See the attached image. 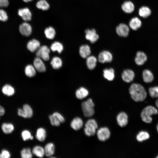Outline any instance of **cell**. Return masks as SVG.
Here are the masks:
<instances>
[{
	"instance_id": "6da1fadb",
	"label": "cell",
	"mask_w": 158,
	"mask_h": 158,
	"mask_svg": "<svg viewBox=\"0 0 158 158\" xmlns=\"http://www.w3.org/2000/svg\"><path fill=\"white\" fill-rule=\"evenodd\" d=\"M129 91L131 98L136 102L142 101L147 97V92L145 89L139 84H132L129 88Z\"/></svg>"
},
{
	"instance_id": "7a4b0ae2",
	"label": "cell",
	"mask_w": 158,
	"mask_h": 158,
	"mask_svg": "<svg viewBox=\"0 0 158 158\" xmlns=\"http://www.w3.org/2000/svg\"><path fill=\"white\" fill-rule=\"evenodd\" d=\"M158 111L157 108L153 106L149 105L143 109L140 114L142 120L147 123H150L152 120L151 116L157 114Z\"/></svg>"
},
{
	"instance_id": "3957f363",
	"label": "cell",
	"mask_w": 158,
	"mask_h": 158,
	"mask_svg": "<svg viewBox=\"0 0 158 158\" xmlns=\"http://www.w3.org/2000/svg\"><path fill=\"white\" fill-rule=\"evenodd\" d=\"M95 104L92 99L89 98L81 104V107L84 116L86 117L92 116L95 113Z\"/></svg>"
},
{
	"instance_id": "277c9868",
	"label": "cell",
	"mask_w": 158,
	"mask_h": 158,
	"mask_svg": "<svg viewBox=\"0 0 158 158\" xmlns=\"http://www.w3.org/2000/svg\"><path fill=\"white\" fill-rule=\"evenodd\" d=\"M98 128V125L96 121L93 119L88 120L85 124L84 128L85 134L88 136L94 135Z\"/></svg>"
},
{
	"instance_id": "5b68a950",
	"label": "cell",
	"mask_w": 158,
	"mask_h": 158,
	"mask_svg": "<svg viewBox=\"0 0 158 158\" xmlns=\"http://www.w3.org/2000/svg\"><path fill=\"white\" fill-rule=\"evenodd\" d=\"M50 49L47 46H40L37 50L36 55L45 61H48L49 59Z\"/></svg>"
},
{
	"instance_id": "8992f818",
	"label": "cell",
	"mask_w": 158,
	"mask_h": 158,
	"mask_svg": "<svg viewBox=\"0 0 158 158\" xmlns=\"http://www.w3.org/2000/svg\"><path fill=\"white\" fill-rule=\"evenodd\" d=\"M97 135L99 140L104 141L110 138V132L107 127H102L98 130L97 132Z\"/></svg>"
},
{
	"instance_id": "52a82bcc",
	"label": "cell",
	"mask_w": 158,
	"mask_h": 158,
	"mask_svg": "<svg viewBox=\"0 0 158 158\" xmlns=\"http://www.w3.org/2000/svg\"><path fill=\"white\" fill-rule=\"evenodd\" d=\"M85 32L86 39L92 43L95 42L99 38V36L94 29H87Z\"/></svg>"
},
{
	"instance_id": "ba28073f",
	"label": "cell",
	"mask_w": 158,
	"mask_h": 158,
	"mask_svg": "<svg viewBox=\"0 0 158 158\" xmlns=\"http://www.w3.org/2000/svg\"><path fill=\"white\" fill-rule=\"evenodd\" d=\"M112 55L108 51H102L98 55V61L99 62L102 63L110 62L112 61Z\"/></svg>"
},
{
	"instance_id": "9c48e42d",
	"label": "cell",
	"mask_w": 158,
	"mask_h": 158,
	"mask_svg": "<svg viewBox=\"0 0 158 158\" xmlns=\"http://www.w3.org/2000/svg\"><path fill=\"white\" fill-rule=\"evenodd\" d=\"M116 32L119 36L126 37L128 35L129 28L128 26L126 24L121 23L116 27Z\"/></svg>"
},
{
	"instance_id": "30bf717a",
	"label": "cell",
	"mask_w": 158,
	"mask_h": 158,
	"mask_svg": "<svg viewBox=\"0 0 158 158\" xmlns=\"http://www.w3.org/2000/svg\"><path fill=\"white\" fill-rule=\"evenodd\" d=\"M19 30L20 33L23 36H28L31 34L32 29L31 25L28 23L25 22L19 26Z\"/></svg>"
},
{
	"instance_id": "8fae6325",
	"label": "cell",
	"mask_w": 158,
	"mask_h": 158,
	"mask_svg": "<svg viewBox=\"0 0 158 158\" xmlns=\"http://www.w3.org/2000/svg\"><path fill=\"white\" fill-rule=\"evenodd\" d=\"M18 15L25 21H28L31 20L32 13L28 8L20 9L18 11Z\"/></svg>"
},
{
	"instance_id": "7c38bea8",
	"label": "cell",
	"mask_w": 158,
	"mask_h": 158,
	"mask_svg": "<svg viewBox=\"0 0 158 158\" xmlns=\"http://www.w3.org/2000/svg\"><path fill=\"white\" fill-rule=\"evenodd\" d=\"M121 77L123 80L127 83L132 82L135 77L134 72L130 69L124 70L122 73Z\"/></svg>"
},
{
	"instance_id": "4fadbf2b",
	"label": "cell",
	"mask_w": 158,
	"mask_h": 158,
	"mask_svg": "<svg viewBox=\"0 0 158 158\" xmlns=\"http://www.w3.org/2000/svg\"><path fill=\"white\" fill-rule=\"evenodd\" d=\"M128 116L124 112L120 113L117 116L116 120L117 123L120 127L125 126L128 123Z\"/></svg>"
},
{
	"instance_id": "5bb4252c",
	"label": "cell",
	"mask_w": 158,
	"mask_h": 158,
	"mask_svg": "<svg viewBox=\"0 0 158 158\" xmlns=\"http://www.w3.org/2000/svg\"><path fill=\"white\" fill-rule=\"evenodd\" d=\"M34 66L38 72H44L46 68L43 62L40 58L37 57L35 58L33 61Z\"/></svg>"
},
{
	"instance_id": "9a60e30c",
	"label": "cell",
	"mask_w": 158,
	"mask_h": 158,
	"mask_svg": "<svg viewBox=\"0 0 158 158\" xmlns=\"http://www.w3.org/2000/svg\"><path fill=\"white\" fill-rule=\"evenodd\" d=\"M147 59L146 54L142 51H138L136 53L135 61L136 63L139 66L143 65Z\"/></svg>"
},
{
	"instance_id": "2e32d148",
	"label": "cell",
	"mask_w": 158,
	"mask_h": 158,
	"mask_svg": "<svg viewBox=\"0 0 158 158\" xmlns=\"http://www.w3.org/2000/svg\"><path fill=\"white\" fill-rule=\"evenodd\" d=\"M27 47L29 51L32 52H34L40 47V43L37 40L33 39L28 42Z\"/></svg>"
},
{
	"instance_id": "e0dca14e",
	"label": "cell",
	"mask_w": 158,
	"mask_h": 158,
	"mask_svg": "<svg viewBox=\"0 0 158 158\" xmlns=\"http://www.w3.org/2000/svg\"><path fill=\"white\" fill-rule=\"evenodd\" d=\"M122 10L125 13H130L134 10L135 7L133 4L130 1H126L121 5Z\"/></svg>"
},
{
	"instance_id": "ac0fdd59",
	"label": "cell",
	"mask_w": 158,
	"mask_h": 158,
	"mask_svg": "<svg viewBox=\"0 0 158 158\" xmlns=\"http://www.w3.org/2000/svg\"><path fill=\"white\" fill-rule=\"evenodd\" d=\"M83 126L82 120L79 117L75 118L72 120L71 126L74 130H78L80 129Z\"/></svg>"
},
{
	"instance_id": "d6986e66",
	"label": "cell",
	"mask_w": 158,
	"mask_h": 158,
	"mask_svg": "<svg viewBox=\"0 0 158 158\" xmlns=\"http://www.w3.org/2000/svg\"><path fill=\"white\" fill-rule=\"evenodd\" d=\"M91 51L90 46L87 44L81 45L79 48V54L83 58H86L90 54Z\"/></svg>"
},
{
	"instance_id": "ffe728a7",
	"label": "cell",
	"mask_w": 158,
	"mask_h": 158,
	"mask_svg": "<svg viewBox=\"0 0 158 158\" xmlns=\"http://www.w3.org/2000/svg\"><path fill=\"white\" fill-rule=\"evenodd\" d=\"M142 25L141 20L138 17L132 18L129 23L130 27L133 30H136L140 27Z\"/></svg>"
},
{
	"instance_id": "44dd1931",
	"label": "cell",
	"mask_w": 158,
	"mask_h": 158,
	"mask_svg": "<svg viewBox=\"0 0 158 158\" xmlns=\"http://www.w3.org/2000/svg\"><path fill=\"white\" fill-rule=\"evenodd\" d=\"M104 78L109 81H112L115 77V72L112 68H105L103 71Z\"/></svg>"
},
{
	"instance_id": "7402d4cb",
	"label": "cell",
	"mask_w": 158,
	"mask_h": 158,
	"mask_svg": "<svg viewBox=\"0 0 158 158\" xmlns=\"http://www.w3.org/2000/svg\"><path fill=\"white\" fill-rule=\"evenodd\" d=\"M86 58V64L88 68L90 70L94 69L96 66V58L94 56H89Z\"/></svg>"
},
{
	"instance_id": "603a6c76",
	"label": "cell",
	"mask_w": 158,
	"mask_h": 158,
	"mask_svg": "<svg viewBox=\"0 0 158 158\" xmlns=\"http://www.w3.org/2000/svg\"><path fill=\"white\" fill-rule=\"evenodd\" d=\"M143 81L146 83L152 82L154 79V75L148 69H145L142 72Z\"/></svg>"
},
{
	"instance_id": "cb8c5ba5",
	"label": "cell",
	"mask_w": 158,
	"mask_h": 158,
	"mask_svg": "<svg viewBox=\"0 0 158 158\" xmlns=\"http://www.w3.org/2000/svg\"><path fill=\"white\" fill-rule=\"evenodd\" d=\"M89 95V92L87 89L85 87H81L77 90L75 92L76 97L82 99L87 97Z\"/></svg>"
},
{
	"instance_id": "d4e9b609",
	"label": "cell",
	"mask_w": 158,
	"mask_h": 158,
	"mask_svg": "<svg viewBox=\"0 0 158 158\" xmlns=\"http://www.w3.org/2000/svg\"><path fill=\"white\" fill-rule=\"evenodd\" d=\"M55 147L54 144L52 143L47 144L44 149V154L47 157L53 156L54 153Z\"/></svg>"
},
{
	"instance_id": "484cf974",
	"label": "cell",
	"mask_w": 158,
	"mask_h": 158,
	"mask_svg": "<svg viewBox=\"0 0 158 158\" xmlns=\"http://www.w3.org/2000/svg\"><path fill=\"white\" fill-rule=\"evenodd\" d=\"M44 33L47 38L49 39L52 40L55 37L56 31L53 27L49 26L45 29Z\"/></svg>"
},
{
	"instance_id": "4316f807",
	"label": "cell",
	"mask_w": 158,
	"mask_h": 158,
	"mask_svg": "<svg viewBox=\"0 0 158 158\" xmlns=\"http://www.w3.org/2000/svg\"><path fill=\"white\" fill-rule=\"evenodd\" d=\"M46 136L45 130L43 128H40L37 130L36 137L37 139L40 142L44 141Z\"/></svg>"
},
{
	"instance_id": "83f0119b",
	"label": "cell",
	"mask_w": 158,
	"mask_h": 158,
	"mask_svg": "<svg viewBox=\"0 0 158 158\" xmlns=\"http://www.w3.org/2000/svg\"><path fill=\"white\" fill-rule=\"evenodd\" d=\"M62 64L61 59L59 57H54L51 62V64L52 68L55 69H59L62 66Z\"/></svg>"
},
{
	"instance_id": "f1b7e54d",
	"label": "cell",
	"mask_w": 158,
	"mask_h": 158,
	"mask_svg": "<svg viewBox=\"0 0 158 158\" xmlns=\"http://www.w3.org/2000/svg\"><path fill=\"white\" fill-rule=\"evenodd\" d=\"M25 72L27 76L32 77L35 76L36 74V69L32 65H28L25 67Z\"/></svg>"
},
{
	"instance_id": "f546056e",
	"label": "cell",
	"mask_w": 158,
	"mask_h": 158,
	"mask_svg": "<svg viewBox=\"0 0 158 158\" xmlns=\"http://www.w3.org/2000/svg\"><path fill=\"white\" fill-rule=\"evenodd\" d=\"M150 135L148 133L145 131H141L137 135L136 138L139 142H142L149 138Z\"/></svg>"
},
{
	"instance_id": "4dcf8cb0",
	"label": "cell",
	"mask_w": 158,
	"mask_h": 158,
	"mask_svg": "<svg viewBox=\"0 0 158 158\" xmlns=\"http://www.w3.org/2000/svg\"><path fill=\"white\" fill-rule=\"evenodd\" d=\"M138 13L139 16L141 17L146 18L150 16L151 11L148 7L143 6L139 9Z\"/></svg>"
},
{
	"instance_id": "1f68e13d",
	"label": "cell",
	"mask_w": 158,
	"mask_h": 158,
	"mask_svg": "<svg viewBox=\"0 0 158 158\" xmlns=\"http://www.w3.org/2000/svg\"><path fill=\"white\" fill-rule=\"evenodd\" d=\"M1 128L3 132L6 134L11 133L14 130V126L11 123H3L1 126Z\"/></svg>"
},
{
	"instance_id": "d6a6232c",
	"label": "cell",
	"mask_w": 158,
	"mask_h": 158,
	"mask_svg": "<svg viewBox=\"0 0 158 158\" xmlns=\"http://www.w3.org/2000/svg\"><path fill=\"white\" fill-rule=\"evenodd\" d=\"M2 92L5 95L8 96H11L15 93V90L13 87L9 85H4L2 87Z\"/></svg>"
},
{
	"instance_id": "836d02e7",
	"label": "cell",
	"mask_w": 158,
	"mask_h": 158,
	"mask_svg": "<svg viewBox=\"0 0 158 158\" xmlns=\"http://www.w3.org/2000/svg\"><path fill=\"white\" fill-rule=\"evenodd\" d=\"M32 152L33 154L40 157H43L44 155V149L40 146H35L32 149Z\"/></svg>"
},
{
	"instance_id": "e575fe53",
	"label": "cell",
	"mask_w": 158,
	"mask_h": 158,
	"mask_svg": "<svg viewBox=\"0 0 158 158\" xmlns=\"http://www.w3.org/2000/svg\"><path fill=\"white\" fill-rule=\"evenodd\" d=\"M37 7L43 11L48 10L49 8L48 3L46 0H39L36 3Z\"/></svg>"
},
{
	"instance_id": "d590c367",
	"label": "cell",
	"mask_w": 158,
	"mask_h": 158,
	"mask_svg": "<svg viewBox=\"0 0 158 158\" xmlns=\"http://www.w3.org/2000/svg\"><path fill=\"white\" fill-rule=\"evenodd\" d=\"M63 48V46L62 44L57 41L53 42L50 47V49L53 52L57 51L59 53L62 52Z\"/></svg>"
},
{
	"instance_id": "8d00e7d4",
	"label": "cell",
	"mask_w": 158,
	"mask_h": 158,
	"mask_svg": "<svg viewBox=\"0 0 158 158\" xmlns=\"http://www.w3.org/2000/svg\"><path fill=\"white\" fill-rule=\"evenodd\" d=\"M20 155L23 158H31L32 157V152L30 148H23L21 151Z\"/></svg>"
},
{
	"instance_id": "74e56055",
	"label": "cell",
	"mask_w": 158,
	"mask_h": 158,
	"mask_svg": "<svg viewBox=\"0 0 158 158\" xmlns=\"http://www.w3.org/2000/svg\"><path fill=\"white\" fill-rule=\"evenodd\" d=\"M25 113L27 118H30L33 115V111L31 107L28 104H25L23 105V109Z\"/></svg>"
},
{
	"instance_id": "f35d334b",
	"label": "cell",
	"mask_w": 158,
	"mask_h": 158,
	"mask_svg": "<svg viewBox=\"0 0 158 158\" xmlns=\"http://www.w3.org/2000/svg\"><path fill=\"white\" fill-rule=\"evenodd\" d=\"M149 93L152 98L158 97V86H156L150 87L149 89Z\"/></svg>"
},
{
	"instance_id": "ab89813d",
	"label": "cell",
	"mask_w": 158,
	"mask_h": 158,
	"mask_svg": "<svg viewBox=\"0 0 158 158\" xmlns=\"http://www.w3.org/2000/svg\"><path fill=\"white\" fill-rule=\"evenodd\" d=\"M49 118L52 125L58 126L60 125L61 123L56 117L53 114L51 115H50L49 116Z\"/></svg>"
},
{
	"instance_id": "60d3db41",
	"label": "cell",
	"mask_w": 158,
	"mask_h": 158,
	"mask_svg": "<svg viewBox=\"0 0 158 158\" xmlns=\"http://www.w3.org/2000/svg\"><path fill=\"white\" fill-rule=\"evenodd\" d=\"M21 136L24 141L30 139L32 136L30 133L27 130H24L22 132Z\"/></svg>"
},
{
	"instance_id": "b9f144b4",
	"label": "cell",
	"mask_w": 158,
	"mask_h": 158,
	"mask_svg": "<svg viewBox=\"0 0 158 158\" xmlns=\"http://www.w3.org/2000/svg\"><path fill=\"white\" fill-rule=\"evenodd\" d=\"M8 16L6 11L2 9H0V21L5 22L8 20Z\"/></svg>"
},
{
	"instance_id": "7bdbcfd3",
	"label": "cell",
	"mask_w": 158,
	"mask_h": 158,
	"mask_svg": "<svg viewBox=\"0 0 158 158\" xmlns=\"http://www.w3.org/2000/svg\"><path fill=\"white\" fill-rule=\"evenodd\" d=\"M10 156L9 152L6 150H2L0 153V158H9Z\"/></svg>"
},
{
	"instance_id": "ee69618b",
	"label": "cell",
	"mask_w": 158,
	"mask_h": 158,
	"mask_svg": "<svg viewBox=\"0 0 158 158\" xmlns=\"http://www.w3.org/2000/svg\"><path fill=\"white\" fill-rule=\"evenodd\" d=\"M53 114L56 117L60 123H62L64 122L65 120L64 118L60 113L57 112H55L53 113Z\"/></svg>"
},
{
	"instance_id": "f6af8a7d",
	"label": "cell",
	"mask_w": 158,
	"mask_h": 158,
	"mask_svg": "<svg viewBox=\"0 0 158 158\" xmlns=\"http://www.w3.org/2000/svg\"><path fill=\"white\" fill-rule=\"evenodd\" d=\"M9 4L8 0H0V7H7Z\"/></svg>"
},
{
	"instance_id": "bcb514c9",
	"label": "cell",
	"mask_w": 158,
	"mask_h": 158,
	"mask_svg": "<svg viewBox=\"0 0 158 158\" xmlns=\"http://www.w3.org/2000/svg\"><path fill=\"white\" fill-rule=\"evenodd\" d=\"M18 115L24 118H27V117L23 109L19 108L18 110Z\"/></svg>"
},
{
	"instance_id": "7dc6e473",
	"label": "cell",
	"mask_w": 158,
	"mask_h": 158,
	"mask_svg": "<svg viewBox=\"0 0 158 158\" xmlns=\"http://www.w3.org/2000/svg\"><path fill=\"white\" fill-rule=\"evenodd\" d=\"M5 112L4 108L0 105V116L3 115L5 113Z\"/></svg>"
},
{
	"instance_id": "c3c4849f",
	"label": "cell",
	"mask_w": 158,
	"mask_h": 158,
	"mask_svg": "<svg viewBox=\"0 0 158 158\" xmlns=\"http://www.w3.org/2000/svg\"><path fill=\"white\" fill-rule=\"evenodd\" d=\"M155 105L158 108V99H157L156 101Z\"/></svg>"
},
{
	"instance_id": "681fc988",
	"label": "cell",
	"mask_w": 158,
	"mask_h": 158,
	"mask_svg": "<svg viewBox=\"0 0 158 158\" xmlns=\"http://www.w3.org/2000/svg\"><path fill=\"white\" fill-rule=\"evenodd\" d=\"M25 2H28L32 1V0H23Z\"/></svg>"
},
{
	"instance_id": "f907efd6",
	"label": "cell",
	"mask_w": 158,
	"mask_h": 158,
	"mask_svg": "<svg viewBox=\"0 0 158 158\" xmlns=\"http://www.w3.org/2000/svg\"><path fill=\"white\" fill-rule=\"evenodd\" d=\"M157 131L158 132V123L157 124Z\"/></svg>"
},
{
	"instance_id": "816d5d0a",
	"label": "cell",
	"mask_w": 158,
	"mask_h": 158,
	"mask_svg": "<svg viewBox=\"0 0 158 158\" xmlns=\"http://www.w3.org/2000/svg\"><path fill=\"white\" fill-rule=\"evenodd\" d=\"M33 138V137L32 136L30 138V140H32Z\"/></svg>"
},
{
	"instance_id": "f5cc1de1",
	"label": "cell",
	"mask_w": 158,
	"mask_h": 158,
	"mask_svg": "<svg viewBox=\"0 0 158 158\" xmlns=\"http://www.w3.org/2000/svg\"><path fill=\"white\" fill-rule=\"evenodd\" d=\"M156 158H158V155H157L156 156Z\"/></svg>"
}]
</instances>
